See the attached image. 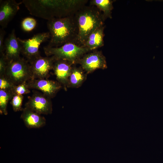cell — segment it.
Returning <instances> with one entry per match:
<instances>
[{
	"label": "cell",
	"mask_w": 163,
	"mask_h": 163,
	"mask_svg": "<svg viewBox=\"0 0 163 163\" xmlns=\"http://www.w3.org/2000/svg\"><path fill=\"white\" fill-rule=\"evenodd\" d=\"M22 2L31 14L49 20L71 16L83 7L86 1L25 0Z\"/></svg>",
	"instance_id": "6da1fadb"
},
{
	"label": "cell",
	"mask_w": 163,
	"mask_h": 163,
	"mask_svg": "<svg viewBox=\"0 0 163 163\" xmlns=\"http://www.w3.org/2000/svg\"><path fill=\"white\" fill-rule=\"evenodd\" d=\"M47 26L50 36L47 46L58 47L71 42L76 43L78 28L75 19L72 15L48 20Z\"/></svg>",
	"instance_id": "7a4b0ae2"
},
{
	"label": "cell",
	"mask_w": 163,
	"mask_h": 163,
	"mask_svg": "<svg viewBox=\"0 0 163 163\" xmlns=\"http://www.w3.org/2000/svg\"><path fill=\"white\" fill-rule=\"evenodd\" d=\"M82 7L76 14L75 19L78 34L76 43L83 46L89 35L97 28L104 24L103 14L94 6Z\"/></svg>",
	"instance_id": "3957f363"
},
{
	"label": "cell",
	"mask_w": 163,
	"mask_h": 163,
	"mask_svg": "<svg viewBox=\"0 0 163 163\" xmlns=\"http://www.w3.org/2000/svg\"><path fill=\"white\" fill-rule=\"evenodd\" d=\"M43 50L47 56H53L56 59L67 60L73 64H76L83 55L92 50L72 42H68L58 47L46 46Z\"/></svg>",
	"instance_id": "277c9868"
},
{
	"label": "cell",
	"mask_w": 163,
	"mask_h": 163,
	"mask_svg": "<svg viewBox=\"0 0 163 163\" xmlns=\"http://www.w3.org/2000/svg\"><path fill=\"white\" fill-rule=\"evenodd\" d=\"M4 75L15 85L27 82L33 79L29 62L21 56L8 61Z\"/></svg>",
	"instance_id": "5b68a950"
},
{
	"label": "cell",
	"mask_w": 163,
	"mask_h": 163,
	"mask_svg": "<svg viewBox=\"0 0 163 163\" xmlns=\"http://www.w3.org/2000/svg\"><path fill=\"white\" fill-rule=\"evenodd\" d=\"M49 32L39 33L27 39H18L21 47V54L28 61L40 56L39 48L41 44L50 38Z\"/></svg>",
	"instance_id": "8992f818"
},
{
	"label": "cell",
	"mask_w": 163,
	"mask_h": 163,
	"mask_svg": "<svg viewBox=\"0 0 163 163\" xmlns=\"http://www.w3.org/2000/svg\"><path fill=\"white\" fill-rule=\"evenodd\" d=\"M77 64L88 74L98 69H106L107 66L105 57L101 51L94 50L83 55Z\"/></svg>",
	"instance_id": "52a82bcc"
},
{
	"label": "cell",
	"mask_w": 163,
	"mask_h": 163,
	"mask_svg": "<svg viewBox=\"0 0 163 163\" xmlns=\"http://www.w3.org/2000/svg\"><path fill=\"white\" fill-rule=\"evenodd\" d=\"M50 97L42 93L34 91L25 104V107L41 115L52 113V104Z\"/></svg>",
	"instance_id": "ba28073f"
},
{
	"label": "cell",
	"mask_w": 163,
	"mask_h": 163,
	"mask_svg": "<svg viewBox=\"0 0 163 163\" xmlns=\"http://www.w3.org/2000/svg\"><path fill=\"white\" fill-rule=\"evenodd\" d=\"M55 58L41 56L29 61L33 79H47L53 69Z\"/></svg>",
	"instance_id": "9c48e42d"
},
{
	"label": "cell",
	"mask_w": 163,
	"mask_h": 163,
	"mask_svg": "<svg viewBox=\"0 0 163 163\" xmlns=\"http://www.w3.org/2000/svg\"><path fill=\"white\" fill-rule=\"evenodd\" d=\"M27 83L30 89L40 90L51 98L54 97L62 87L57 81L47 79H32Z\"/></svg>",
	"instance_id": "30bf717a"
},
{
	"label": "cell",
	"mask_w": 163,
	"mask_h": 163,
	"mask_svg": "<svg viewBox=\"0 0 163 163\" xmlns=\"http://www.w3.org/2000/svg\"><path fill=\"white\" fill-rule=\"evenodd\" d=\"M22 2H18L14 0H0V25L5 28L12 19L19 9Z\"/></svg>",
	"instance_id": "8fae6325"
},
{
	"label": "cell",
	"mask_w": 163,
	"mask_h": 163,
	"mask_svg": "<svg viewBox=\"0 0 163 163\" xmlns=\"http://www.w3.org/2000/svg\"><path fill=\"white\" fill-rule=\"evenodd\" d=\"M73 65L67 60L55 58L52 70L57 81L66 90L67 88L68 80Z\"/></svg>",
	"instance_id": "7c38bea8"
},
{
	"label": "cell",
	"mask_w": 163,
	"mask_h": 163,
	"mask_svg": "<svg viewBox=\"0 0 163 163\" xmlns=\"http://www.w3.org/2000/svg\"><path fill=\"white\" fill-rule=\"evenodd\" d=\"M4 55L8 61L20 57L21 47L17 37L15 30H13L4 41Z\"/></svg>",
	"instance_id": "4fadbf2b"
},
{
	"label": "cell",
	"mask_w": 163,
	"mask_h": 163,
	"mask_svg": "<svg viewBox=\"0 0 163 163\" xmlns=\"http://www.w3.org/2000/svg\"><path fill=\"white\" fill-rule=\"evenodd\" d=\"M21 118L28 128H39L46 124L45 118L36 112L25 107L23 109Z\"/></svg>",
	"instance_id": "5bb4252c"
},
{
	"label": "cell",
	"mask_w": 163,
	"mask_h": 163,
	"mask_svg": "<svg viewBox=\"0 0 163 163\" xmlns=\"http://www.w3.org/2000/svg\"><path fill=\"white\" fill-rule=\"evenodd\" d=\"M104 28L103 24L91 33L88 37L83 46L93 50L103 46L104 45Z\"/></svg>",
	"instance_id": "9a60e30c"
},
{
	"label": "cell",
	"mask_w": 163,
	"mask_h": 163,
	"mask_svg": "<svg viewBox=\"0 0 163 163\" xmlns=\"http://www.w3.org/2000/svg\"><path fill=\"white\" fill-rule=\"evenodd\" d=\"M73 65L71 74L68 78L67 87L78 88L82 85L87 79L88 74L82 68Z\"/></svg>",
	"instance_id": "2e32d148"
},
{
	"label": "cell",
	"mask_w": 163,
	"mask_h": 163,
	"mask_svg": "<svg viewBox=\"0 0 163 163\" xmlns=\"http://www.w3.org/2000/svg\"><path fill=\"white\" fill-rule=\"evenodd\" d=\"M111 0H92L90 1L91 6H95L100 11L103 12V15L105 20L107 18H111L112 11L113 9Z\"/></svg>",
	"instance_id": "e0dca14e"
},
{
	"label": "cell",
	"mask_w": 163,
	"mask_h": 163,
	"mask_svg": "<svg viewBox=\"0 0 163 163\" xmlns=\"http://www.w3.org/2000/svg\"><path fill=\"white\" fill-rule=\"evenodd\" d=\"M12 91L0 89V112L1 114L7 115V106L9 101L14 95Z\"/></svg>",
	"instance_id": "ac0fdd59"
},
{
	"label": "cell",
	"mask_w": 163,
	"mask_h": 163,
	"mask_svg": "<svg viewBox=\"0 0 163 163\" xmlns=\"http://www.w3.org/2000/svg\"><path fill=\"white\" fill-rule=\"evenodd\" d=\"M37 24L36 19L32 17H28L22 20L21 22V27L24 31H30L35 28Z\"/></svg>",
	"instance_id": "d6986e66"
},
{
	"label": "cell",
	"mask_w": 163,
	"mask_h": 163,
	"mask_svg": "<svg viewBox=\"0 0 163 163\" xmlns=\"http://www.w3.org/2000/svg\"><path fill=\"white\" fill-rule=\"evenodd\" d=\"M24 98L23 95H14L11 99V104L14 112L22 110V107Z\"/></svg>",
	"instance_id": "ffe728a7"
},
{
	"label": "cell",
	"mask_w": 163,
	"mask_h": 163,
	"mask_svg": "<svg viewBox=\"0 0 163 163\" xmlns=\"http://www.w3.org/2000/svg\"><path fill=\"white\" fill-rule=\"evenodd\" d=\"M14 95H23L30 92V88L27 82H25L18 85H15L13 90Z\"/></svg>",
	"instance_id": "44dd1931"
},
{
	"label": "cell",
	"mask_w": 163,
	"mask_h": 163,
	"mask_svg": "<svg viewBox=\"0 0 163 163\" xmlns=\"http://www.w3.org/2000/svg\"><path fill=\"white\" fill-rule=\"evenodd\" d=\"M15 85L5 75H0V89L12 91Z\"/></svg>",
	"instance_id": "7402d4cb"
},
{
	"label": "cell",
	"mask_w": 163,
	"mask_h": 163,
	"mask_svg": "<svg viewBox=\"0 0 163 163\" xmlns=\"http://www.w3.org/2000/svg\"><path fill=\"white\" fill-rule=\"evenodd\" d=\"M8 60L4 53L0 54V75H4Z\"/></svg>",
	"instance_id": "603a6c76"
},
{
	"label": "cell",
	"mask_w": 163,
	"mask_h": 163,
	"mask_svg": "<svg viewBox=\"0 0 163 163\" xmlns=\"http://www.w3.org/2000/svg\"><path fill=\"white\" fill-rule=\"evenodd\" d=\"M5 32L3 28H0V54L4 53V38Z\"/></svg>",
	"instance_id": "cb8c5ba5"
}]
</instances>
